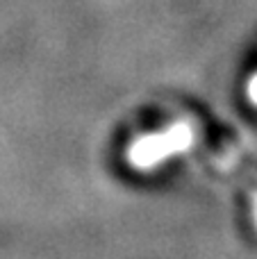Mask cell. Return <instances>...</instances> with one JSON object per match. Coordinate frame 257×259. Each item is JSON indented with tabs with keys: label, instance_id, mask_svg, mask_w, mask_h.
Instances as JSON below:
<instances>
[{
	"label": "cell",
	"instance_id": "3957f363",
	"mask_svg": "<svg viewBox=\"0 0 257 259\" xmlns=\"http://www.w3.org/2000/svg\"><path fill=\"white\" fill-rule=\"evenodd\" d=\"M253 211H255V223H257V193H253Z\"/></svg>",
	"mask_w": 257,
	"mask_h": 259
},
{
	"label": "cell",
	"instance_id": "6da1fadb",
	"mask_svg": "<svg viewBox=\"0 0 257 259\" xmlns=\"http://www.w3.org/2000/svg\"><path fill=\"white\" fill-rule=\"evenodd\" d=\"M191 146H194V127L180 121L162 132L137 137L127 148V161L139 170H148L166 161L168 157L187 152Z\"/></svg>",
	"mask_w": 257,
	"mask_h": 259
},
{
	"label": "cell",
	"instance_id": "7a4b0ae2",
	"mask_svg": "<svg viewBox=\"0 0 257 259\" xmlns=\"http://www.w3.org/2000/svg\"><path fill=\"white\" fill-rule=\"evenodd\" d=\"M246 94H248V100L257 107V73L248 80V87H246Z\"/></svg>",
	"mask_w": 257,
	"mask_h": 259
}]
</instances>
